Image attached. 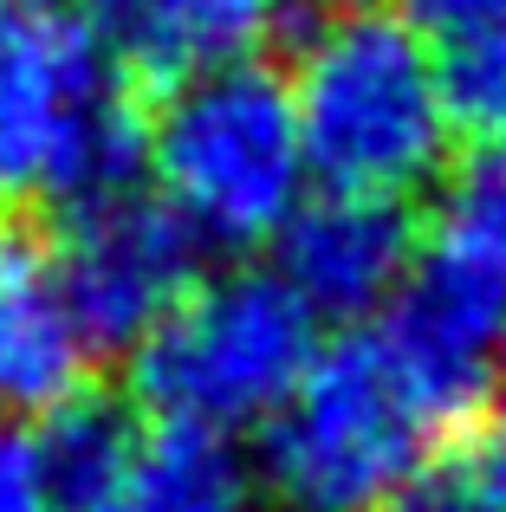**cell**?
<instances>
[{"instance_id":"obj_1","label":"cell","mask_w":506,"mask_h":512,"mask_svg":"<svg viewBox=\"0 0 506 512\" xmlns=\"http://www.w3.org/2000/svg\"><path fill=\"white\" fill-rule=\"evenodd\" d=\"M292 46V111H299L305 163L331 195H409L448 163L442 72L422 39L390 7H305L286 26Z\"/></svg>"},{"instance_id":"obj_2","label":"cell","mask_w":506,"mask_h":512,"mask_svg":"<svg viewBox=\"0 0 506 512\" xmlns=\"http://www.w3.org/2000/svg\"><path fill=\"white\" fill-rule=\"evenodd\" d=\"M442 435H461L455 415L429 396L383 325L344 331L266 422V500L279 512H383L435 461Z\"/></svg>"},{"instance_id":"obj_3","label":"cell","mask_w":506,"mask_h":512,"mask_svg":"<svg viewBox=\"0 0 506 512\" xmlns=\"http://www.w3.org/2000/svg\"><path fill=\"white\" fill-rule=\"evenodd\" d=\"M150 163L143 91L111 65L85 20L0 0V201L65 208L137 188Z\"/></svg>"},{"instance_id":"obj_4","label":"cell","mask_w":506,"mask_h":512,"mask_svg":"<svg viewBox=\"0 0 506 512\" xmlns=\"http://www.w3.org/2000/svg\"><path fill=\"white\" fill-rule=\"evenodd\" d=\"M150 163L169 201L221 247H247L292 221L305 182V137L292 91L266 65H221L143 91Z\"/></svg>"},{"instance_id":"obj_5","label":"cell","mask_w":506,"mask_h":512,"mask_svg":"<svg viewBox=\"0 0 506 512\" xmlns=\"http://www.w3.org/2000/svg\"><path fill=\"white\" fill-rule=\"evenodd\" d=\"M312 357V312L279 273H228L195 286L137 344L130 383L156 422L228 435L241 422H273Z\"/></svg>"},{"instance_id":"obj_6","label":"cell","mask_w":506,"mask_h":512,"mask_svg":"<svg viewBox=\"0 0 506 512\" xmlns=\"http://www.w3.org/2000/svg\"><path fill=\"white\" fill-rule=\"evenodd\" d=\"M208 266V234L169 195H124L65 208L52 227V273L85 350L117 357L143 344L195 286Z\"/></svg>"},{"instance_id":"obj_7","label":"cell","mask_w":506,"mask_h":512,"mask_svg":"<svg viewBox=\"0 0 506 512\" xmlns=\"http://www.w3.org/2000/svg\"><path fill=\"white\" fill-rule=\"evenodd\" d=\"M279 286L312 318H364L416 266V221L383 195H318L279 227Z\"/></svg>"},{"instance_id":"obj_8","label":"cell","mask_w":506,"mask_h":512,"mask_svg":"<svg viewBox=\"0 0 506 512\" xmlns=\"http://www.w3.org/2000/svg\"><path fill=\"white\" fill-rule=\"evenodd\" d=\"M292 13L299 0H91V33L137 91H163L286 39Z\"/></svg>"},{"instance_id":"obj_9","label":"cell","mask_w":506,"mask_h":512,"mask_svg":"<svg viewBox=\"0 0 506 512\" xmlns=\"http://www.w3.org/2000/svg\"><path fill=\"white\" fill-rule=\"evenodd\" d=\"M85 344L59 299L52 227L33 208L0 214V422L26 409H59L78 396Z\"/></svg>"},{"instance_id":"obj_10","label":"cell","mask_w":506,"mask_h":512,"mask_svg":"<svg viewBox=\"0 0 506 512\" xmlns=\"http://www.w3.org/2000/svg\"><path fill=\"white\" fill-rule=\"evenodd\" d=\"M137 448H143L137 409L98 383L65 396L59 409H46L33 454H39V480H46L52 512H111Z\"/></svg>"},{"instance_id":"obj_11","label":"cell","mask_w":506,"mask_h":512,"mask_svg":"<svg viewBox=\"0 0 506 512\" xmlns=\"http://www.w3.org/2000/svg\"><path fill=\"white\" fill-rule=\"evenodd\" d=\"M111 512H253V480L228 435L163 422L143 435Z\"/></svg>"},{"instance_id":"obj_12","label":"cell","mask_w":506,"mask_h":512,"mask_svg":"<svg viewBox=\"0 0 506 512\" xmlns=\"http://www.w3.org/2000/svg\"><path fill=\"white\" fill-rule=\"evenodd\" d=\"M435 72H442L448 130L468 137L481 156H506V13L468 33H448Z\"/></svg>"},{"instance_id":"obj_13","label":"cell","mask_w":506,"mask_h":512,"mask_svg":"<svg viewBox=\"0 0 506 512\" xmlns=\"http://www.w3.org/2000/svg\"><path fill=\"white\" fill-rule=\"evenodd\" d=\"M383 512H500V506L487 500L481 480H474L468 467H461V454H455V461H429Z\"/></svg>"},{"instance_id":"obj_14","label":"cell","mask_w":506,"mask_h":512,"mask_svg":"<svg viewBox=\"0 0 506 512\" xmlns=\"http://www.w3.org/2000/svg\"><path fill=\"white\" fill-rule=\"evenodd\" d=\"M0 512H52L46 480H39V454L13 422H0Z\"/></svg>"},{"instance_id":"obj_15","label":"cell","mask_w":506,"mask_h":512,"mask_svg":"<svg viewBox=\"0 0 506 512\" xmlns=\"http://www.w3.org/2000/svg\"><path fill=\"white\" fill-rule=\"evenodd\" d=\"M461 467H468V474L481 480V493L506 512V402H500V409H481V422H474V435H468Z\"/></svg>"},{"instance_id":"obj_16","label":"cell","mask_w":506,"mask_h":512,"mask_svg":"<svg viewBox=\"0 0 506 512\" xmlns=\"http://www.w3.org/2000/svg\"><path fill=\"white\" fill-rule=\"evenodd\" d=\"M390 13H403L409 26H442V33H468L481 20H500L506 0H390Z\"/></svg>"},{"instance_id":"obj_17","label":"cell","mask_w":506,"mask_h":512,"mask_svg":"<svg viewBox=\"0 0 506 512\" xmlns=\"http://www.w3.org/2000/svg\"><path fill=\"white\" fill-rule=\"evenodd\" d=\"M26 7H52V0H26Z\"/></svg>"}]
</instances>
